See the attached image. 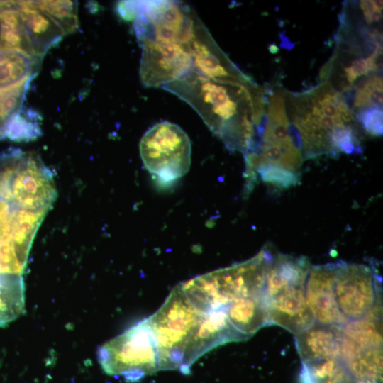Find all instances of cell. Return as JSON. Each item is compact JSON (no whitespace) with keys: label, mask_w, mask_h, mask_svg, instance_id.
<instances>
[{"label":"cell","mask_w":383,"mask_h":383,"mask_svg":"<svg viewBox=\"0 0 383 383\" xmlns=\"http://www.w3.org/2000/svg\"><path fill=\"white\" fill-rule=\"evenodd\" d=\"M57 197L52 172L34 152L0 154V274L22 276L35 233Z\"/></svg>","instance_id":"6da1fadb"},{"label":"cell","mask_w":383,"mask_h":383,"mask_svg":"<svg viewBox=\"0 0 383 383\" xmlns=\"http://www.w3.org/2000/svg\"><path fill=\"white\" fill-rule=\"evenodd\" d=\"M162 88L189 104L228 149L248 151L265 113L255 83L214 80L193 70Z\"/></svg>","instance_id":"7a4b0ae2"},{"label":"cell","mask_w":383,"mask_h":383,"mask_svg":"<svg viewBox=\"0 0 383 383\" xmlns=\"http://www.w3.org/2000/svg\"><path fill=\"white\" fill-rule=\"evenodd\" d=\"M311 265L305 257L272 254L263 293L268 326L275 324L296 335L315 323L305 295Z\"/></svg>","instance_id":"3957f363"},{"label":"cell","mask_w":383,"mask_h":383,"mask_svg":"<svg viewBox=\"0 0 383 383\" xmlns=\"http://www.w3.org/2000/svg\"><path fill=\"white\" fill-rule=\"evenodd\" d=\"M271 255V250L264 248L245 262L197 276L179 284L189 301L201 311L225 310L235 299L263 294Z\"/></svg>","instance_id":"277c9868"},{"label":"cell","mask_w":383,"mask_h":383,"mask_svg":"<svg viewBox=\"0 0 383 383\" xmlns=\"http://www.w3.org/2000/svg\"><path fill=\"white\" fill-rule=\"evenodd\" d=\"M97 357L105 373L129 383L158 371V348L148 318L103 344Z\"/></svg>","instance_id":"5b68a950"},{"label":"cell","mask_w":383,"mask_h":383,"mask_svg":"<svg viewBox=\"0 0 383 383\" xmlns=\"http://www.w3.org/2000/svg\"><path fill=\"white\" fill-rule=\"evenodd\" d=\"M179 284L148 317L159 353L160 370H176L183 364L187 345L202 315Z\"/></svg>","instance_id":"8992f818"},{"label":"cell","mask_w":383,"mask_h":383,"mask_svg":"<svg viewBox=\"0 0 383 383\" xmlns=\"http://www.w3.org/2000/svg\"><path fill=\"white\" fill-rule=\"evenodd\" d=\"M118 15L132 21L138 40L190 44L196 13L174 1H122L116 6Z\"/></svg>","instance_id":"52a82bcc"},{"label":"cell","mask_w":383,"mask_h":383,"mask_svg":"<svg viewBox=\"0 0 383 383\" xmlns=\"http://www.w3.org/2000/svg\"><path fill=\"white\" fill-rule=\"evenodd\" d=\"M340 356L356 383H382V308L342 326Z\"/></svg>","instance_id":"ba28073f"},{"label":"cell","mask_w":383,"mask_h":383,"mask_svg":"<svg viewBox=\"0 0 383 383\" xmlns=\"http://www.w3.org/2000/svg\"><path fill=\"white\" fill-rule=\"evenodd\" d=\"M139 150L145 169L161 182L179 179L190 168V139L172 122L161 121L150 128L140 139Z\"/></svg>","instance_id":"9c48e42d"},{"label":"cell","mask_w":383,"mask_h":383,"mask_svg":"<svg viewBox=\"0 0 383 383\" xmlns=\"http://www.w3.org/2000/svg\"><path fill=\"white\" fill-rule=\"evenodd\" d=\"M381 284V277L373 266L335 262V299L348 321L364 318L382 308Z\"/></svg>","instance_id":"30bf717a"},{"label":"cell","mask_w":383,"mask_h":383,"mask_svg":"<svg viewBox=\"0 0 383 383\" xmlns=\"http://www.w3.org/2000/svg\"><path fill=\"white\" fill-rule=\"evenodd\" d=\"M140 42L141 82L147 87H162L194 70L193 57L188 44L166 43L148 38Z\"/></svg>","instance_id":"8fae6325"},{"label":"cell","mask_w":383,"mask_h":383,"mask_svg":"<svg viewBox=\"0 0 383 383\" xmlns=\"http://www.w3.org/2000/svg\"><path fill=\"white\" fill-rule=\"evenodd\" d=\"M189 45L193 57L194 71L200 75L214 80L254 83L229 60L196 15Z\"/></svg>","instance_id":"7c38bea8"},{"label":"cell","mask_w":383,"mask_h":383,"mask_svg":"<svg viewBox=\"0 0 383 383\" xmlns=\"http://www.w3.org/2000/svg\"><path fill=\"white\" fill-rule=\"evenodd\" d=\"M243 340L229 323L224 310L203 312L199 322L189 339L179 367L182 374H191V365L210 350L231 341Z\"/></svg>","instance_id":"4fadbf2b"},{"label":"cell","mask_w":383,"mask_h":383,"mask_svg":"<svg viewBox=\"0 0 383 383\" xmlns=\"http://www.w3.org/2000/svg\"><path fill=\"white\" fill-rule=\"evenodd\" d=\"M335 263L311 265L305 284V295L315 323L342 326L348 322L335 299Z\"/></svg>","instance_id":"5bb4252c"},{"label":"cell","mask_w":383,"mask_h":383,"mask_svg":"<svg viewBox=\"0 0 383 383\" xmlns=\"http://www.w3.org/2000/svg\"><path fill=\"white\" fill-rule=\"evenodd\" d=\"M342 326L314 323L296 334L295 344L301 363L340 359Z\"/></svg>","instance_id":"9a60e30c"},{"label":"cell","mask_w":383,"mask_h":383,"mask_svg":"<svg viewBox=\"0 0 383 383\" xmlns=\"http://www.w3.org/2000/svg\"><path fill=\"white\" fill-rule=\"evenodd\" d=\"M16 9L21 16L35 55L43 58L48 50L61 41L65 33L50 16L35 5L33 1H16Z\"/></svg>","instance_id":"2e32d148"},{"label":"cell","mask_w":383,"mask_h":383,"mask_svg":"<svg viewBox=\"0 0 383 383\" xmlns=\"http://www.w3.org/2000/svg\"><path fill=\"white\" fill-rule=\"evenodd\" d=\"M224 311L229 323L243 340L268 326L263 294L235 299Z\"/></svg>","instance_id":"e0dca14e"},{"label":"cell","mask_w":383,"mask_h":383,"mask_svg":"<svg viewBox=\"0 0 383 383\" xmlns=\"http://www.w3.org/2000/svg\"><path fill=\"white\" fill-rule=\"evenodd\" d=\"M4 50L18 51L35 56L21 16L16 9V1L12 6L0 10V51Z\"/></svg>","instance_id":"ac0fdd59"},{"label":"cell","mask_w":383,"mask_h":383,"mask_svg":"<svg viewBox=\"0 0 383 383\" xmlns=\"http://www.w3.org/2000/svg\"><path fill=\"white\" fill-rule=\"evenodd\" d=\"M42 59L18 51H0V87L13 84L30 75H37Z\"/></svg>","instance_id":"d6986e66"},{"label":"cell","mask_w":383,"mask_h":383,"mask_svg":"<svg viewBox=\"0 0 383 383\" xmlns=\"http://www.w3.org/2000/svg\"><path fill=\"white\" fill-rule=\"evenodd\" d=\"M25 311V285L22 276L0 274V327Z\"/></svg>","instance_id":"ffe728a7"},{"label":"cell","mask_w":383,"mask_h":383,"mask_svg":"<svg viewBox=\"0 0 383 383\" xmlns=\"http://www.w3.org/2000/svg\"><path fill=\"white\" fill-rule=\"evenodd\" d=\"M41 116L32 109H22L6 123L0 139L28 142L42 135Z\"/></svg>","instance_id":"44dd1931"},{"label":"cell","mask_w":383,"mask_h":383,"mask_svg":"<svg viewBox=\"0 0 383 383\" xmlns=\"http://www.w3.org/2000/svg\"><path fill=\"white\" fill-rule=\"evenodd\" d=\"M35 5L50 16L65 35L77 31L79 28L77 3L75 1H33Z\"/></svg>","instance_id":"7402d4cb"},{"label":"cell","mask_w":383,"mask_h":383,"mask_svg":"<svg viewBox=\"0 0 383 383\" xmlns=\"http://www.w3.org/2000/svg\"><path fill=\"white\" fill-rule=\"evenodd\" d=\"M30 75L13 84L0 87V138L7 122L21 109L31 81Z\"/></svg>","instance_id":"603a6c76"},{"label":"cell","mask_w":383,"mask_h":383,"mask_svg":"<svg viewBox=\"0 0 383 383\" xmlns=\"http://www.w3.org/2000/svg\"><path fill=\"white\" fill-rule=\"evenodd\" d=\"M370 106L382 109V78L379 76L369 78L357 88L353 109Z\"/></svg>","instance_id":"cb8c5ba5"},{"label":"cell","mask_w":383,"mask_h":383,"mask_svg":"<svg viewBox=\"0 0 383 383\" xmlns=\"http://www.w3.org/2000/svg\"><path fill=\"white\" fill-rule=\"evenodd\" d=\"M355 114L357 120L367 133L373 136L382 135V109L373 106L365 107L357 109Z\"/></svg>","instance_id":"d4e9b609"},{"label":"cell","mask_w":383,"mask_h":383,"mask_svg":"<svg viewBox=\"0 0 383 383\" xmlns=\"http://www.w3.org/2000/svg\"><path fill=\"white\" fill-rule=\"evenodd\" d=\"M347 82L353 84L359 77L367 75L371 71L367 58H359L353 60L351 65L343 69Z\"/></svg>","instance_id":"484cf974"},{"label":"cell","mask_w":383,"mask_h":383,"mask_svg":"<svg viewBox=\"0 0 383 383\" xmlns=\"http://www.w3.org/2000/svg\"><path fill=\"white\" fill-rule=\"evenodd\" d=\"M310 383H356L344 365H339L331 374Z\"/></svg>","instance_id":"4316f807"},{"label":"cell","mask_w":383,"mask_h":383,"mask_svg":"<svg viewBox=\"0 0 383 383\" xmlns=\"http://www.w3.org/2000/svg\"><path fill=\"white\" fill-rule=\"evenodd\" d=\"M335 42L338 48L342 51L356 55L362 53V49L358 44L357 40L355 37H344L340 34L335 35Z\"/></svg>","instance_id":"83f0119b"},{"label":"cell","mask_w":383,"mask_h":383,"mask_svg":"<svg viewBox=\"0 0 383 383\" xmlns=\"http://www.w3.org/2000/svg\"><path fill=\"white\" fill-rule=\"evenodd\" d=\"M279 38L281 40L280 48L290 50L294 47L295 43L291 42L289 38L285 35V31L279 33Z\"/></svg>","instance_id":"f1b7e54d"},{"label":"cell","mask_w":383,"mask_h":383,"mask_svg":"<svg viewBox=\"0 0 383 383\" xmlns=\"http://www.w3.org/2000/svg\"><path fill=\"white\" fill-rule=\"evenodd\" d=\"M372 4L373 8H374V9L375 11L382 12V9H383V1H379V0L372 1Z\"/></svg>","instance_id":"f546056e"},{"label":"cell","mask_w":383,"mask_h":383,"mask_svg":"<svg viewBox=\"0 0 383 383\" xmlns=\"http://www.w3.org/2000/svg\"><path fill=\"white\" fill-rule=\"evenodd\" d=\"M269 50L271 53L275 54L279 51V48L274 43H272L269 45Z\"/></svg>","instance_id":"4dcf8cb0"}]
</instances>
